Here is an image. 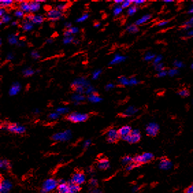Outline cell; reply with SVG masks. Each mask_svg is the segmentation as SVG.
Returning <instances> with one entry per match:
<instances>
[{
    "label": "cell",
    "instance_id": "obj_1",
    "mask_svg": "<svg viewBox=\"0 0 193 193\" xmlns=\"http://www.w3.org/2000/svg\"><path fill=\"white\" fill-rule=\"evenodd\" d=\"M58 181L53 178H49L46 179L43 183L40 188V193H50L57 189L58 186Z\"/></svg>",
    "mask_w": 193,
    "mask_h": 193
},
{
    "label": "cell",
    "instance_id": "obj_2",
    "mask_svg": "<svg viewBox=\"0 0 193 193\" xmlns=\"http://www.w3.org/2000/svg\"><path fill=\"white\" fill-rule=\"evenodd\" d=\"M89 116L87 114H81L73 112L67 116V119L72 123H81V122L86 121L88 119Z\"/></svg>",
    "mask_w": 193,
    "mask_h": 193
},
{
    "label": "cell",
    "instance_id": "obj_3",
    "mask_svg": "<svg viewBox=\"0 0 193 193\" xmlns=\"http://www.w3.org/2000/svg\"><path fill=\"white\" fill-rule=\"evenodd\" d=\"M154 158V156L153 153H144L142 155H139L134 157V162L138 164H146L151 162L152 160Z\"/></svg>",
    "mask_w": 193,
    "mask_h": 193
},
{
    "label": "cell",
    "instance_id": "obj_4",
    "mask_svg": "<svg viewBox=\"0 0 193 193\" xmlns=\"http://www.w3.org/2000/svg\"><path fill=\"white\" fill-rule=\"evenodd\" d=\"M120 139L118 130L110 128L106 132V140L110 143H115Z\"/></svg>",
    "mask_w": 193,
    "mask_h": 193
},
{
    "label": "cell",
    "instance_id": "obj_5",
    "mask_svg": "<svg viewBox=\"0 0 193 193\" xmlns=\"http://www.w3.org/2000/svg\"><path fill=\"white\" fill-rule=\"evenodd\" d=\"M141 138V134L139 130L134 129L132 130L130 134L127 137L126 141L129 144H134L139 142Z\"/></svg>",
    "mask_w": 193,
    "mask_h": 193
},
{
    "label": "cell",
    "instance_id": "obj_6",
    "mask_svg": "<svg viewBox=\"0 0 193 193\" xmlns=\"http://www.w3.org/2000/svg\"><path fill=\"white\" fill-rule=\"evenodd\" d=\"M7 130L14 134H22L26 132L25 127L19 126L17 123H9L7 126Z\"/></svg>",
    "mask_w": 193,
    "mask_h": 193
},
{
    "label": "cell",
    "instance_id": "obj_7",
    "mask_svg": "<svg viewBox=\"0 0 193 193\" xmlns=\"http://www.w3.org/2000/svg\"><path fill=\"white\" fill-rule=\"evenodd\" d=\"M12 188L11 181L8 179H2L0 184V193H9Z\"/></svg>",
    "mask_w": 193,
    "mask_h": 193
},
{
    "label": "cell",
    "instance_id": "obj_8",
    "mask_svg": "<svg viewBox=\"0 0 193 193\" xmlns=\"http://www.w3.org/2000/svg\"><path fill=\"white\" fill-rule=\"evenodd\" d=\"M62 13L57 9H50L47 13V18L48 20L55 21L60 19L62 17Z\"/></svg>",
    "mask_w": 193,
    "mask_h": 193
},
{
    "label": "cell",
    "instance_id": "obj_9",
    "mask_svg": "<svg viewBox=\"0 0 193 193\" xmlns=\"http://www.w3.org/2000/svg\"><path fill=\"white\" fill-rule=\"evenodd\" d=\"M73 183L78 184L79 186L83 184L86 181V175L82 172H75L73 174L71 178Z\"/></svg>",
    "mask_w": 193,
    "mask_h": 193
},
{
    "label": "cell",
    "instance_id": "obj_10",
    "mask_svg": "<svg viewBox=\"0 0 193 193\" xmlns=\"http://www.w3.org/2000/svg\"><path fill=\"white\" fill-rule=\"evenodd\" d=\"M159 126L156 123H149L147 126L146 127V134L149 136H156L157 134L159 131Z\"/></svg>",
    "mask_w": 193,
    "mask_h": 193
},
{
    "label": "cell",
    "instance_id": "obj_11",
    "mask_svg": "<svg viewBox=\"0 0 193 193\" xmlns=\"http://www.w3.org/2000/svg\"><path fill=\"white\" fill-rule=\"evenodd\" d=\"M158 167L161 170L168 171L172 168L173 163L167 157H162V158L160 160Z\"/></svg>",
    "mask_w": 193,
    "mask_h": 193
},
{
    "label": "cell",
    "instance_id": "obj_12",
    "mask_svg": "<svg viewBox=\"0 0 193 193\" xmlns=\"http://www.w3.org/2000/svg\"><path fill=\"white\" fill-rule=\"evenodd\" d=\"M132 129L131 127L129 126H125L121 127V128L118 130V132L121 139L126 140L127 137L130 134V133L132 132Z\"/></svg>",
    "mask_w": 193,
    "mask_h": 193
},
{
    "label": "cell",
    "instance_id": "obj_13",
    "mask_svg": "<svg viewBox=\"0 0 193 193\" xmlns=\"http://www.w3.org/2000/svg\"><path fill=\"white\" fill-rule=\"evenodd\" d=\"M71 136V133L69 131H67L64 132L58 133L56 135H54L53 136V139L56 140H60V141H64L69 139Z\"/></svg>",
    "mask_w": 193,
    "mask_h": 193
},
{
    "label": "cell",
    "instance_id": "obj_14",
    "mask_svg": "<svg viewBox=\"0 0 193 193\" xmlns=\"http://www.w3.org/2000/svg\"><path fill=\"white\" fill-rule=\"evenodd\" d=\"M97 167L101 170H106L110 167L109 161L106 158L100 159L97 163Z\"/></svg>",
    "mask_w": 193,
    "mask_h": 193
},
{
    "label": "cell",
    "instance_id": "obj_15",
    "mask_svg": "<svg viewBox=\"0 0 193 193\" xmlns=\"http://www.w3.org/2000/svg\"><path fill=\"white\" fill-rule=\"evenodd\" d=\"M57 192L58 193H70L68 183L59 184L58 188H57Z\"/></svg>",
    "mask_w": 193,
    "mask_h": 193
},
{
    "label": "cell",
    "instance_id": "obj_16",
    "mask_svg": "<svg viewBox=\"0 0 193 193\" xmlns=\"http://www.w3.org/2000/svg\"><path fill=\"white\" fill-rule=\"evenodd\" d=\"M69 188V192L70 193H78L80 191L81 187L78 184H75L71 181L68 183Z\"/></svg>",
    "mask_w": 193,
    "mask_h": 193
},
{
    "label": "cell",
    "instance_id": "obj_17",
    "mask_svg": "<svg viewBox=\"0 0 193 193\" xmlns=\"http://www.w3.org/2000/svg\"><path fill=\"white\" fill-rule=\"evenodd\" d=\"M10 163L9 160L6 159H2L0 160V168L2 170L7 171L10 168Z\"/></svg>",
    "mask_w": 193,
    "mask_h": 193
},
{
    "label": "cell",
    "instance_id": "obj_18",
    "mask_svg": "<svg viewBox=\"0 0 193 193\" xmlns=\"http://www.w3.org/2000/svg\"><path fill=\"white\" fill-rule=\"evenodd\" d=\"M19 9L23 12H30V8H29V2H21L19 4Z\"/></svg>",
    "mask_w": 193,
    "mask_h": 193
},
{
    "label": "cell",
    "instance_id": "obj_19",
    "mask_svg": "<svg viewBox=\"0 0 193 193\" xmlns=\"http://www.w3.org/2000/svg\"><path fill=\"white\" fill-rule=\"evenodd\" d=\"M40 5L36 1L34 2H29V8H30V12H36L37 10H39L40 9Z\"/></svg>",
    "mask_w": 193,
    "mask_h": 193
},
{
    "label": "cell",
    "instance_id": "obj_20",
    "mask_svg": "<svg viewBox=\"0 0 193 193\" xmlns=\"http://www.w3.org/2000/svg\"><path fill=\"white\" fill-rule=\"evenodd\" d=\"M152 16L151 15H145L144 17H143L141 19H138V21H136L135 23V25H140V24L142 23H144L146 22V21H149V19H151Z\"/></svg>",
    "mask_w": 193,
    "mask_h": 193
},
{
    "label": "cell",
    "instance_id": "obj_21",
    "mask_svg": "<svg viewBox=\"0 0 193 193\" xmlns=\"http://www.w3.org/2000/svg\"><path fill=\"white\" fill-rule=\"evenodd\" d=\"M121 162H122V164H123V165L127 166L134 162V158L129 156H125L123 157Z\"/></svg>",
    "mask_w": 193,
    "mask_h": 193
},
{
    "label": "cell",
    "instance_id": "obj_22",
    "mask_svg": "<svg viewBox=\"0 0 193 193\" xmlns=\"http://www.w3.org/2000/svg\"><path fill=\"white\" fill-rule=\"evenodd\" d=\"M44 21H45V18H44V17H43V16L35 15L33 18V19H32V22L34 23L40 24V23H42Z\"/></svg>",
    "mask_w": 193,
    "mask_h": 193
},
{
    "label": "cell",
    "instance_id": "obj_23",
    "mask_svg": "<svg viewBox=\"0 0 193 193\" xmlns=\"http://www.w3.org/2000/svg\"><path fill=\"white\" fill-rule=\"evenodd\" d=\"M13 4H14V2L12 1V0H6V1L2 0V1H1V6L3 9L5 7L12 6Z\"/></svg>",
    "mask_w": 193,
    "mask_h": 193
},
{
    "label": "cell",
    "instance_id": "obj_24",
    "mask_svg": "<svg viewBox=\"0 0 193 193\" xmlns=\"http://www.w3.org/2000/svg\"><path fill=\"white\" fill-rule=\"evenodd\" d=\"M178 94L180 95V96L181 97H183V98H184V97H188L190 95V92L188 89L186 88H184V89H181L180 90V91H178Z\"/></svg>",
    "mask_w": 193,
    "mask_h": 193
},
{
    "label": "cell",
    "instance_id": "obj_25",
    "mask_svg": "<svg viewBox=\"0 0 193 193\" xmlns=\"http://www.w3.org/2000/svg\"><path fill=\"white\" fill-rule=\"evenodd\" d=\"M127 30L128 31L129 33H136V32H137L139 31V29H138V28L136 25H135V24H134V25L129 26L128 28H127Z\"/></svg>",
    "mask_w": 193,
    "mask_h": 193
},
{
    "label": "cell",
    "instance_id": "obj_26",
    "mask_svg": "<svg viewBox=\"0 0 193 193\" xmlns=\"http://www.w3.org/2000/svg\"><path fill=\"white\" fill-rule=\"evenodd\" d=\"M137 10H138V9H137V7L136 6H131L128 9V10H127V14H128V15H129V16L133 15L137 11Z\"/></svg>",
    "mask_w": 193,
    "mask_h": 193
},
{
    "label": "cell",
    "instance_id": "obj_27",
    "mask_svg": "<svg viewBox=\"0 0 193 193\" xmlns=\"http://www.w3.org/2000/svg\"><path fill=\"white\" fill-rule=\"evenodd\" d=\"M138 166H139V164H136V163H135L134 162H133L130 164L126 166V170L127 171H132V170L134 169V168H135L136 167H137Z\"/></svg>",
    "mask_w": 193,
    "mask_h": 193
},
{
    "label": "cell",
    "instance_id": "obj_28",
    "mask_svg": "<svg viewBox=\"0 0 193 193\" xmlns=\"http://www.w3.org/2000/svg\"><path fill=\"white\" fill-rule=\"evenodd\" d=\"M89 184H90V186H91L92 188H96L97 186V185H98V181H97L96 179L92 178L91 179V180H90Z\"/></svg>",
    "mask_w": 193,
    "mask_h": 193
},
{
    "label": "cell",
    "instance_id": "obj_29",
    "mask_svg": "<svg viewBox=\"0 0 193 193\" xmlns=\"http://www.w3.org/2000/svg\"><path fill=\"white\" fill-rule=\"evenodd\" d=\"M132 3H133V1H125L123 2V3L122 4L121 8L122 9H125V8L129 7L131 6Z\"/></svg>",
    "mask_w": 193,
    "mask_h": 193
},
{
    "label": "cell",
    "instance_id": "obj_30",
    "mask_svg": "<svg viewBox=\"0 0 193 193\" xmlns=\"http://www.w3.org/2000/svg\"><path fill=\"white\" fill-rule=\"evenodd\" d=\"M15 15L17 16V17H19V18L23 17L24 16V12H23L22 10H21L20 9L17 10L15 12Z\"/></svg>",
    "mask_w": 193,
    "mask_h": 193
},
{
    "label": "cell",
    "instance_id": "obj_31",
    "mask_svg": "<svg viewBox=\"0 0 193 193\" xmlns=\"http://www.w3.org/2000/svg\"><path fill=\"white\" fill-rule=\"evenodd\" d=\"M67 8V5L66 4H60V5H58V6H57V10H60V11H63V10H66V9Z\"/></svg>",
    "mask_w": 193,
    "mask_h": 193
},
{
    "label": "cell",
    "instance_id": "obj_32",
    "mask_svg": "<svg viewBox=\"0 0 193 193\" xmlns=\"http://www.w3.org/2000/svg\"><path fill=\"white\" fill-rule=\"evenodd\" d=\"M122 9H122L121 7H119V6L115 8V10H114V14H115V15H119V13L121 12V11H122Z\"/></svg>",
    "mask_w": 193,
    "mask_h": 193
},
{
    "label": "cell",
    "instance_id": "obj_33",
    "mask_svg": "<svg viewBox=\"0 0 193 193\" xmlns=\"http://www.w3.org/2000/svg\"><path fill=\"white\" fill-rule=\"evenodd\" d=\"M90 193H102V191L99 188H93L91 190Z\"/></svg>",
    "mask_w": 193,
    "mask_h": 193
},
{
    "label": "cell",
    "instance_id": "obj_34",
    "mask_svg": "<svg viewBox=\"0 0 193 193\" xmlns=\"http://www.w3.org/2000/svg\"><path fill=\"white\" fill-rule=\"evenodd\" d=\"M10 20V17H9V16H6V15L4 16V17H2V23L3 22H8Z\"/></svg>",
    "mask_w": 193,
    "mask_h": 193
},
{
    "label": "cell",
    "instance_id": "obj_35",
    "mask_svg": "<svg viewBox=\"0 0 193 193\" xmlns=\"http://www.w3.org/2000/svg\"><path fill=\"white\" fill-rule=\"evenodd\" d=\"M35 15H34L33 14H32V13H29V14H28V15L26 16V18L28 19V20H29V21H32V19H33V18H34V17Z\"/></svg>",
    "mask_w": 193,
    "mask_h": 193
},
{
    "label": "cell",
    "instance_id": "obj_36",
    "mask_svg": "<svg viewBox=\"0 0 193 193\" xmlns=\"http://www.w3.org/2000/svg\"><path fill=\"white\" fill-rule=\"evenodd\" d=\"M169 21H170V20L160 21V22H159L157 24V26H163V25H166V24H167L168 22H169Z\"/></svg>",
    "mask_w": 193,
    "mask_h": 193
},
{
    "label": "cell",
    "instance_id": "obj_37",
    "mask_svg": "<svg viewBox=\"0 0 193 193\" xmlns=\"http://www.w3.org/2000/svg\"><path fill=\"white\" fill-rule=\"evenodd\" d=\"M185 193H193V184L186 190V191Z\"/></svg>",
    "mask_w": 193,
    "mask_h": 193
},
{
    "label": "cell",
    "instance_id": "obj_38",
    "mask_svg": "<svg viewBox=\"0 0 193 193\" xmlns=\"http://www.w3.org/2000/svg\"><path fill=\"white\" fill-rule=\"evenodd\" d=\"M146 1H140V0H138V1H133V3H134L135 4L138 5V4H143L144 3H145Z\"/></svg>",
    "mask_w": 193,
    "mask_h": 193
},
{
    "label": "cell",
    "instance_id": "obj_39",
    "mask_svg": "<svg viewBox=\"0 0 193 193\" xmlns=\"http://www.w3.org/2000/svg\"><path fill=\"white\" fill-rule=\"evenodd\" d=\"M138 190H139V187L136 186H134L132 188V192H136L137 191H138Z\"/></svg>",
    "mask_w": 193,
    "mask_h": 193
},
{
    "label": "cell",
    "instance_id": "obj_40",
    "mask_svg": "<svg viewBox=\"0 0 193 193\" xmlns=\"http://www.w3.org/2000/svg\"><path fill=\"white\" fill-rule=\"evenodd\" d=\"M90 144H91V142H90L89 140H88V141H86V142L85 143V145H84V146H88L90 145Z\"/></svg>",
    "mask_w": 193,
    "mask_h": 193
},
{
    "label": "cell",
    "instance_id": "obj_41",
    "mask_svg": "<svg viewBox=\"0 0 193 193\" xmlns=\"http://www.w3.org/2000/svg\"><path fill=\"white\" fill-rule=\"evenodd\" d=\"M57 116L56 115H50V117L51 118H52V119H56V118H57Z\"/></svg>",
    "mask_w": 193,
    "mask_h": 193
},
{
    "label": "cell",
    "instance_id": "obj_42",
    "mask_svg": "<svg viewBox=\"0 0 193 193\" xmlns=\"http://www.w3.org/2000/svg\"><path fill=\"white\" fill-rule=\"evenodd\" d=\"M123 2H124V1H122V0H121V1H115V2L116 4H119V3H122V4H123Z\"/></svg>",
    "mask_w": 193,
    "mask_h": 193
},
{
    "label": "cell",
    "instance_id": "obj_43",
    "mask_svg": "<svg viewBox=\"0 0 193 193\" xmlns=\"http://www.w3.org/2000/svg\"><path fill=\"white\" fill-rule=\"evenodd\" d=\"M165 2H173V1H172V0H170V1H168V0H166V1H164Z\"/></svg>",
    "mask_w": 193,
    "mask_h": 193
},
{
    "label": "cell",
    "instance_id": "obj_44",
    "mask_svg": "<svg viewBox=\"0 0 193 193\" xmlns=\"http://www.w3.org/2000/svg\"><path fill=\"white\" fill-rule=\"evenodd\" d=\"M192 68H193V64H192Z\"/></svg>",
    "mask_w": 193,
    "mask_h": 193
}]
</instances>
